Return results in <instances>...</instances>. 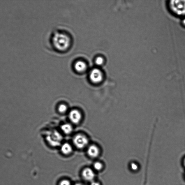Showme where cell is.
Here are the masks:
<instances>
[{
  "label": "cell",
  "mask_w": 185,
  "mask_h": 185,
  "mask_svg": "<svg viewBox=\"0 0 185 185\" xmlns=\"http://www.w3.org/2000/svg\"><path fill=\"white\" fill-rule=\"evenodd\" d=\"M54 46L59 50L64 51L69 47L70 44V38L63 33H55L53 38Z\"/></svg>",
  "instance_id": "6da1fadb"
},
{
  "label": "cell",
  "mask_w": 185,
  "mask_h": 185,
  "mask_svg": "<svg viewBox=\"0 0 185 185\" xmlns=\"http://www.w3.org/2000/svg\"><path fill=\"white\" fill-rule=\"evenodd\" d=\"M170 10L178 16L185 15V1H171L169 3Z\"/></svg>",
  "instance_id": "7a4b0ae2"
},
{
  "label": "cell",
  "mask_w": 185,
  "mask_h": 185,
  "mask_svg": "<svg viewBox=\"0 0 185 185\" xmlns=\"http://www.w3.org/2000/svg\"><path fill=\"white\" fill-rule=\"evenodd\" d=\"M73 142L77 148L82 149L88 145L89 140L88 138L85 135L80 134L77 135L73 138Z\"/></svg>",
  "instance_id": "3957f363"
},
{
  "label": "cell",
  "mask_w": 185,
  "mask_h": 185,
  "mask_svg": "<svg viewBox=\"0 0 185 185\" xmlns=\"http://www.w3.org/2000/svg\"><path fill=\"white\" fill-rule=\"evenodd\" d=\"M47 139L50 145L53 147H57L61 143L62 138L59 133L56 131L49 133L47 136Z\"/></svg>",
  "instance_id": "277c9868"
},
{
  "label": "cell",
  "mask_w": 185,
  "mask_h": 185,
  "mask_svg": "<svg viewBox=\"0 0 185 185\" xmlns=\"http://www.w3.org/2000/svg\"><path fill=\"white\" fill-rule=\"evenodd\" d=\"M89 78L90 80L93 83L95 84L100 83L102 82L103 79V73L99 69H93L90 72Z\"/></svg>",
  "instance_id": "5b68a950"
},
{
  "label": "cell",
  "mask_w": 185,
  "mask_h": 185,
  "mask_svg": "<svg viewBox=\"0 0 185 185\" xmlns=\"http://www.w3.org/2000/svg\"><path fill=\"white\" fill-rule=\"evenodd\" d=\"M69 119L71 122L75 124H77L80 122L82 120V115L79 110L76 109L72 110L69 112Z\"/></svg>",
  "instance_id": "8992f818"
},
{
  "label": "cell",
  "mask_w": 185,
  "mask_h": 185,
  "mask_svg": "<svg viewBox=\"0 0 185 185\" xmlns=\"http://www.w3.org/2000/svg\"><path fill=\"white\" fill-rule=\"evenodd\" d=\"M82 178L86 181L92 182L95 177V174L91 168H86L83 169L82 172Z\"/></svg>",
  "instance_id": "52a82bcc"
},
{
  "label": "cell",
  "mask_w": 185,
  "mask_h": 185,
  "mask_svg": "<svg viewBox=\"0 0 185 185\" xmlns=\"http://www.w3.org/2000/svg\"><path fill=\"white\" fill-rule=\"evenodd\" d=\"M88 155L92 158H97L100 153V149L97 146L91 145L89 146L87 150Z\"/></svg>",
  "instance_id": "ba28073f"
},
{
  "label": "cell",
  "mask_w": 185,
  "mask_h": 185,
  "mask_svg": "<svg viewBox=\"0 0 185 185\" xmlns=\"http://www.w3.org/2000/svg\"><path fill=\"white\" fill-rule=\"evenodd\" d=\"M73 151V147L68 143H65L61 146V151L63 154L68 155L71 153Z\"/></svg>",
  "instance_id": "9c48e42d"
},
{
  "label": "cell",
  "mask_w": 185,
  "mask_h": 185,
  "mask_svg": "<svg viewBox=\"0 0 185 185\" xmlns=\"http://www.w3.org/2000/svg\"><path fill=\"white\" fill-rule=\"evenodd\" d=\"M74 68L77 71L82 73L85 71L87 68V65L83 61H78L75 63Z\"/></svg>",
  "instance_id": "30bf717a"
},
{
  "label": "cell",
  "mask_w": 185,
  "mask_h": 185,
  "mask_svg": "<svg viewBox=\"0 0 185 185\" xmlns=\"http://www.w3.org/2000/svg\"><path fill=\"white\" fill-rule=\"evenodd\" d=\"M61 130L66 134H69L71 133L73 131V127L68 123H66L63 124L61 126Z\"/></svg>",
  "instance_id": "8fae6325"
},
{
  "label": "cell",
  "mask_w": 185,
  "mask_h": 185,
  "mask_svg": "<svg viewBox=\"0 0 185 185\" xmlns=\"http://www.w3.org/2000/svg\"><path fill=\"white\" fill-rule=\"evenodd\" d=\"M129 169L133 172H137L140 169V166L139 163L135 161H132L129 164Z\"/></svg>",
  "instance_id": "7c38bea8"
},
{
  "label": "cell",
  "mask_w": 185,
  "mask_h": 185,
  "mask_svg": "<svg viewBox=\"0 0 185 185\" xmlns=\"http://www.w3.org/2000/svg\"><path fill=\"white\" fill-rule=\"evenodd\" d=\"M93 166L96 170L100 171L103 169V166L101 162H96L93 164Z\"/></svg>",
  "instance_id": "4fadbf2b"
},
{
  "label": "cell",
  "mask_w": 185,
  "mask_h": 185,
  "mask_svg": "<svg viewBox=\"0 0 185 185\" xmlns=\"http://www.w3.org/2000/svg\"><path fill=\"white\" fill-rule=\"evenodd\" d=\"M58 110L59 112L61 113H65L68 110V107L66 105L62 104L59 106Z\"/></svg>",
  "instance_id": "5bb4252c"
},
{
  "label": "cell",
  "mask_w": 185,
  "mask_h": 185,
  "mask_svg": "<svg viewBox=\"0 0 185 185\" xmlns=\"http://www.w3.org/2000/svg\"><path fill=\"white\" fill-rule=\"evenodd\" d=\"M104 62V59L103 58L101 57H98L96 58L95 60L96 64L97 65L100 66L103 64Z\"/></svg>",
  "instance_id": "9a60e30c"
},
{
  "label": "cell",
  "mask_w": 185,
  "mask_h": 185,
  "mask_svg": "<svg viewBox=\"0 0 185 185\" xmlns=\"http://www.w3.org/2000/svg\"><path fill=\"white\" fill-rule=\"evenodd\" d=\"M59 185H71V182L67 179H63L60 182Z\"/></svg>",
  "instance_id": "2e32d148"
},
{
  "label": "cell",
  "mask_w": 185,
  "mask_h": 185,
  "mask_svg": "<svg viewBox=\"0 0 185 185\" xmlns=\"http://www.w3.org/2000/svg\"><path fill=\"white\" fill-rule=\"evenodd\" d=\"M90 185H101L100 183L98 182L93 181L91 182Z\"/></svg>",
  "instance_id": "e0dca14e"
},
{
  "label": "cell",
  "mask_w": 185,
  "mask_h": 185,
  "mask_svg": "<svg viewBox=\"0 0 185 185\" xmlns=\"http://www.w3.org/2000/svg\"><path fill=\"white\" fill-rule=\"evenodd\" d=\"M182 23L183 24V25H184V26H185V17L184 19H183L182 21Z\"/></svg>",
  "instance_id": "ac0fdd59"
},
{
  "label": "cell",
  "mask_w": 185,
  "mask_h": 185,
  "mask_svg": "<svg viewBox=\"0 0 185 185\" xmlns=\"http://www.w3.org/2000/svg\"><path fill=\"white\" fill-rule=\"evenodd\" d=\"M183 165H184V166L185 167V158H184V159H183Z\"/></svg>",
  "instance_id": "d6986e66"
},
{
  "label": "cell",
  "mask_w": 185,
  "mask_h": 185,
  "mask_svg": "<svg viewBox=\"0 0 185 185\" xmlns=\"http://www.w3.org/2000/svg\"><path fill=\"white\" fill-rule=\"evenodd\" d=\"M74 185H83L82 184H81V183H76V184H75Z\"/></svg>",
  "instance_id": "ffe728a7"
}]
</instances>
